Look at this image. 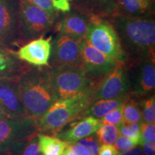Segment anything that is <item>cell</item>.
<instances>
[{"label":"cell","mask_w":155,"mask_h":155,"mask_svg":"<svg viewBox=\"0 0 155 155\" xmlns=\"http://www.w3.org/2000/svg\"><path fill=\"white\" fill-rule=\"evenodd\" d=\"M76 142L79 144L86 147L91 152V155H97L98 152V148H99L100 143L98 140H96L94 137H87L85 138L81 139L80 140L77 141Z\"/></svg>","instance_id":"cell-29"},{"label":"cell","mask_w":155,"mask_h":155,"mask_svg":"<svg viewBox=\"0 0 155 155\" xmlns=\"http://www.w3.org/2000/svg\"><path fill=\"white\" fill-rule=\"evenodd\" d=\"M52 39V36L40 37L23 45L15 53L19 60L32 66H49Z\"/></svg>","instance_id":"cell-13"},{"label":"cell","mask_w":155,"mask_h":155,"mask_svg":"<svg viewBox=\"0 0 155 155\" xmlns=\"http://www.w3.org/2000/svg\"><path fill=\"white\" fill-rule=\"evenodd\" d=\"M141 146L144 155H154L155 154V141L144 140Z\"/></svg>","instance_id":"cell-35"},{"label":"cell","mask_w":155,"mask_h":155,"mask_svg":"<svg viewBox=\"0 0 155 155\" xmlns=\"http://www.w3.org/2000/svg\"><path fill=\"white\" fill-rule=\"evenodd\" d=\"M141 101L142 99L133 98L129 96L124 104L122 119L124 123H142L141 114Z\"/></svg>","instance_id":"cell-22"},{"label":"cell","mask_w":155,"mask_h":155,"mask_svg":"<svg viewBox=\"0 0 155 155\" xmlns=\"http://www.w3.org/2000/svg\"><path fill=\"white\" fill-rule=\"evenodd\" d=\"M118 127H119L120 134L129 137V138L134 141L137 146V145H141V146L144 140H143L142 137H141V124H127L124 123V122H122Z\"/></svg>","instance_id":"cell-24"},{"label":"cell","mask_w":155,"mask_h":155,"mask_svg":"<svg viewBox=\"0 0 155 155\" xmlns=\"http://www.w3.org/2000/svg\"><path fill=\"white\" fill-rule=\"evenodd\" d=\"M142 123L154 124L155 121V99L154 94L141 101Z\"/></svg>","instance_id":"cell-25"},{"label":"cell","mask_w":155,"mask_h":155,"mask_svg":"<svg viewBox=\"0 0 155 155\" xmlns=\"http://www.w3.org/2000/svg\"><path fill=\"white\" fill-rule=\"evenodd\" d=\"M119 155H144V152H143L142 149L141 147H133V148L130 149V150L125 151L121 153L119 152Z\"/></svg>","instance_id":"cell-36"},{"label":"cell","mask_w":155,"mask_h":155,"mask_svg":"<svg viewBox=\"0 0 155 155\" xmlns=\"http://www.w3.org/2000/svg\"><path fill=\"white\" fill-rule=\"evenodd\" d=\"M96 86H91L70 98L59 99L37 121L39 134L57 135L67 124L83 118V113L92 104Z\"/></svg>","instance_id":"cell-3"},{"label":"cell","mask_w":155,"mask_h":155,"mask_svg":"<svg viewBox=\"0 0 155 155\" xmlns=\"http://www.w3.org/2000/svg\"><path fill=\"white\" fill-rule=\"evenodd\" d=\"M30 1L55 18H58L61 13L54 8L52 0H30Z\"/></svg>","instance_id":"cell-28"},{"label":"cell","mask_w":155,"mask_h":155,"mask_svg":"<svg viewBox=\"0 0 155 155\" xmlns=\"http://www.w3.org/2000/svg\"><path fill=\"white\" fill-rule=\"evenodd\" d=\"M90 16L77 10L60 13L53 29L57 34L83 39L86 35Z\"/></svg>","instance_id":"cell-14"},{"label":"cell","mask_w":155,"mask_h":155,"mask_svg":"<svg viewBox=\"0 0 155 155\" xmlns=\"http://www.w3.org/2000/svg\"><path fill=\"white\" fill-rule=\"evenodd\" d=\"M38 138L42 155H62L69 144L68 141L45 134H38Z\"/></svg>","instance_id":"cell-20"},{"label":"cell","mask_w":155,"mask_h":155,"mask_svg":"<svg viewBox=\"0 0 155 155\" xmlns=\"http://www.w3.org/2000/svg\"><path fill=\"white\" fill-rule=\"evenodd\" d=\"M124 104H121L114 108L101 118V121L103 124H113L116 126H119L120 124L122 123V112H123Z\"/></svg>","instance_id":"cell-26"},{"label":"cell","mask_w":155,"mask_h":155,"mask_svg":"<svg viewBox=\"0 0 155 155\" xmlns=\"http://www.w3.org/2000/svg\"><path fill=\"white\" fill-rule=\"evenodd\" d=\"M102 124L101 121L97 118L91 116H85L79 121H73L67 129L59 131L56 137L68 142H75L96 132Z\"/></svg>","instance_id":"cell-16"},{"label":"cell","mask_w":155,"mask_h":155,"mask_svg":"<svg viewBox=\"0 0 155 155\" xmlns=\"http://www.w3.org/2000/svg\"><path fill=\"white\" fill-rule=\"evenodd\" d=\"M29 67L17 58L15 51L0 44V79L17 78Z\"/></svg>","instance_id":"cell-17"},{"label":"cell","mask_w":155,"mask_h":155,"mask_svg":"<svg viewBox=\"0 0 155 155\" xmlns=\"http://www.w3.org/2000/svg\"><path fill=\"white\" fill-rule=\"evenodd\" d=\"M17 82L28 118L38 121L58 100L50 66L30 65L18 77Z\"/></svg>","instance_id":"cell-2"},{"label":"cell","mask_w":155,"mask_h":155,"mask_svg":"<svg viewBox=\"0 0 155 155\" xmlns=\"http://www.w3.org/2000/svg\"><path fill=\"white\" fill-rule=\"evenodd\" d=\"M22 155H42L39 148L38 136L32 138L28 141Z\"/></svg>","instance_id":"cell-31"},{"label":"cell","mask_w":155,"mask_h":155,"mask_svg":"<svg viewBox=\"0 0 155 155\" xmlns=\"http://www.w3.org/2000/svg\"><path fill=\"white\" fill-rule=\"evenodd\" d=\"M17 78L0 79V105L12 118H28L19 96Z\"/></svg>","instance_id":"cell-15"},{"label":"cell","mask_w":155,"mask_h":155,"mask_svg":"<svg viewBox=\"0 0 155 155\" xmlns=\"http://www.w3.org/2000/svg\"><path fill=\"white\" fill-rule=\"evenodd\" d=\"M150 15L152 12L143 9L138 0H115L114 9L111 17H142Z\"/></svg>","instance_id":"cell-21"},{"label":"cell","mask_w":155,"mask_h":155,"mask_svg":"<svg viewBox=\"0 0 155 155\" xmlns=\"http://www.w3.org/2000/svg\"><path fill=\"white\" fill-rule=\"evenodd\" d=\"M39 134L38 124L30 118H8L0 120V148L29 141Z\"/></svg>","instance_id":"cell-9"},{"label":"cell","mask_w":155,"mask_h":155,"mask_svg":"<svg viewBox=\"0 0 155 155\" xmlns=\"http://www.w3.org/2000/svg\"><path fill=\"white\" fill-rule=\"evenodd\" d=\"M141 7L145 10L152 12V7L154 6V0H138Z\"/></svg>","instance_id":"cell-37"},{"label":"cell","mask_w":155,"mask_h":155,"mask_svg":"<svg viewBox=\"0 0 155 155\" xmlns=\"http://www.w3.org/2000/svg\"><path fill=\"white\" fill-rule=\"evenodd\" d=\"M155 60L146 59L127 63L124 68L129 84V96L139 99L148 98L154 93Z\"/></svg>","instance_id":"cell-7"},{"label":"cell","mask_w":155,"mask_h":155,"mask_svg":"<svg viewBox=\"0 0 155 155\" xmlns=\"http://www.w3.org/2000/svg\"><path fill=\"white\" fill-rule=\"evenodd\" d=\"M19 29L22 45L44 36L53 29L57 18L30 0H19Z\"/></svg>","instance_id":"cell-5"},{"label":"cell","mask_w":155,"mask_h":155,"mask_svg":"<svg viewBox=\"0 0 155 155\" xmlns=\"http://www.w3.org/2000/svg\"><path fill=\"white\" fill-rule=\"evenodd\" d=\"M115 147L119 152H123L137 146L132 139L125 136L119 135L115 141Z\"/></svg>","instance_id":"cell-27"},{"label":"cell","mask_w":155,"mask_h":155,"mask_svg":"<svg viewBox=\"0 0 155 155\" xmlns=\"http://www.w3.org/2000/svg\"><path fill=\"white\" fill-rule=\"evenodd\" d=\"M129 96V84L124 64H119L97 85L93 101L114 99Z\"/></svg>","instance_id":"cell-12"},{"label":"cell","mask_w":155,"mask_h":155,"mask_svg":"<svg viewBox=\"0 0 155 155\" xmlns=\"http://www.w3.org/2000/svg\"><path fill=\"white\" fill-rule=\"evenodd\" d=\"M81 63L87 77L95 86L119 64L93 47L83 38L81 42Z\"/></svg>","instance_id":"cell-8"},{"label":"cell","mask_w":155,"mask_h":155,"mask_svg":"<svg viewBox=\"0 0 155 155\" xmlns=\"http://www.w3.org/2000/svg\"><path fill=\"white\" fill-rule=\"evenodd\" d=\"M68 147L76 155H91V152L86 147L75 142H69Z\"/></svg>","instance_id":"cell-33"},{"label":"cell","mask_w":155,"mask_h":155,"mask_svg":"<svg viewBox=\"0 0 155 155\" xmlns=\"http://www.w3.org/2000/svg\"><path fill=\"white\" fill-rule=\"evenodd\" d=\"M73 0H52L53 5L56 10L62 13H65L71 9Z\"/></svg>","instance_id":"cell-32"},{"label":"cell","mask_w":155,"mask_h":155,"mask_svg":"<svg viewBox=\"0 0 155 155\" xmlns=\"http://www.w3.org/2000/svg\"><path fill=\"white\" fill-rule=\"evenodd\" d=\"M129 97V96L114 98V99L95 101L87 108V109L83 113V117L91 116L97 119H101L114 108L124 104Z\"/></svg>","instance_id":"cell-19"},{"label":"cell","mask_w":155,"mask_h":155,"mask_svg":"<svg viewBox=\"0 0 155 155\" xmlns=\"http://www.w3.org/2000/svg\"><path fill=\"white\" fill-rule=\"evenodd\" d=\"M8 118H12V117L5 111V110H4V108L2 107L1 105H0V120L8 119Z\"/></svg>","instance_id":"cell-38"},{"label":"cell","mask_w":155,"mask_h":155,"mask_svg":"<svg viewBox=\"0 0 155 155\" xmlns=\"http://www.w3.org/2000/svg\"><path fill=\"white\" fill-rule=\"evenodd\" d=\"M62 155H76V154H75V153L73 152V151L69 148L68 146L67 148L65 149V151H64V152L63 153V154H62Z\"/></svg>","instance_id":"cell-39"},{"label":"cell","mask_w":155,"mask_h":155,"mask_svg":"<svg viewBox=\"0 0 155 155\" xmlns=\"http://www.w3.org/2000/svg\"><path fill=\"white\" fill-rule=\"evenodd\" d=\"M119 135V127L113 124H102L96 131L97 140L101 144H114Z\"/></svg>","instance_id":"cell-23"},{"label":"cell","mask_w":155,"mask_h":155,"mask_svg":"<svg viewBox=\"0 0 155 155\" xmlns=\"http://www.w3.org/2000/svg\"><path fill=\"white\" fill-rule=\"evenodd\" d=\"M83 39L57 34L55 39L52 40L49 66L55 68L82 65L81 53Z\"/></svg>","instance_id":"cell-11"},{"label":"cell","mask_w":155,"mask_h":155,"mask_svg":"<svg viewBox=\"0 0 155 155\" xmlns=\"http://www.w3.org/2000/svg\"><path fill=\"white\" fill-rule=\"evenodd\" d=\"M127 63L155 60V22L152 15L142 17H111ZM124 63V64H125Z\"/></svg>","instance_id":"cell-1"},{"label":"cell","mask_w":155,"mask_h":155,"mask_svg":"<svg viewBox=\"0 0 155 155\" xmlns=\"http://www.w3.org/2000/svg\"><path fill=\"white\" fill-rule=\"evenodd\" d=\"M84 38L104 55L124 65L127 58L118 35L108 17L90 16Z\"/></svg>","instance_id":"cell-4"},{"label":"cell","mask_w":155,"mask_h":155,"mask_svg":"<svg viewBox=\"0 0 155 155\" xmlns=\"http://www.w3.org/2000/svg\"><path fill=\"white\" fill-rule=\"evenodd\" d=\"M115 6V0H73L71 7L89 16L109 17Z\"/></svg>","instance_id":"cell-18"},{"label":"cell","mask_w":155,"mask_h":155,"mask_svg":"<svg viewBox=\"0 0 155 155\" xmlns=\"http://www.w3.org/2000/svg\"><path fill=\"white\" fill-rule=\"evenodd\" d=\"M19 9V0H0V44L12 50L15 46H22Z\"/></svg>","instance_id":"cell-10"},{"label":"cell","mask_w":155,"mask_h":155,"mask_svg":"<svg viewBox=\"0 0 155 155\" xmlns=\"http://www.w3.org/2000/svg\"><path fill=\"white\" fill-rule=\"evenodd\" d=\"M50 68L58 100L74 96L90 87L97 86L87 77L82 65Z\"/></svg>","instance_id":"cell-6"},{"label":"cell","mask_w":155,"mask_h":155,"mask_svg":"<svg viewBox=\"0 0 155 155\" xmlns=\"http://www.w3.org/2000/svg\"><path fill=\"white\" fill-rule=\"evenodd\" d=\"M141 137L143 140L155 141V126L154 124H141Z\"/></svg>","instance_id":"cell-30"},{"label":"cell","mask_w":155,"mask_h":155,"mask_svg":"<svg viewBox=\"0 0 155 155\" xmlns=\"http://www.w3.org/2000/svg\"><path fill=\"white\" fill-rule=\"evenodd\" d=\"M119 152L112 144H102L99 146L97 155H119Z\"/></svg>","instance_id":"cell-34"}]
</instances>
